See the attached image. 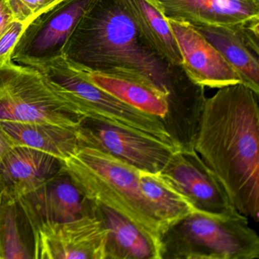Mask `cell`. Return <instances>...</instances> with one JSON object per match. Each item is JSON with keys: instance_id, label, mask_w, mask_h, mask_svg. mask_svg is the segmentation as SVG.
Wrapping results in <instances>:
<instances>
[{"instance_id": "obj_26", "label": "cell", "mask_w": 259, "mask_h": 259, "mask_svg": "<svg viewBox=\"0 0 259 259\" xmlns=\"http://www.w3.org/2000/svg\"><path fill=\"white\" fill-rule=\"evenodd\" d=\"M0 258H4V251H3L2 242H1V237H0Z\"/></svg>"}, {"instance_id": "obj_13", "label": "cell", "mask_w": 259, "mask_h": 259, "mask_svg": "<svg viewBox=\"0 0 259 259\" xmlns=\"http://www.w3.org/2000/svg\"><path fill=\"white\" fill-rule=\"evenodd\" d=\"M166 19L193 26H239L259 19V0H149Z\"/></svg>"}, {"instance_id": "obj_10", "label": "cell", "mask_w": 259, "mask_h": 259, "mask_svg": "<svg viewBox=\"0 0 259 259\" xmlns=\"http://www.w3.org/2000/svg\"><path fill=\"white\" fill-rule=\"evenodd\" d=\"M160 174L190 201L195 210L210 213L236 210L213 171L195 149L174 151Z\"/></svg>"}, {"instance_id": "obj_3", "label": "cell", "mask_w": 259, "mask_h": 259, "mask_svg": "<svg viewBox=\"0 0 259 259\" xmlns=\"http://www.w3.org/2000/svg\"><path fill=\"white\" fill-rule=\"evenodd\" d=\"M62 172L84 199L111 207L131 220L158 250L163 226L142 193L139 169L96 147L81 144L62 161Z\"/></svg>"}, {"instance_id": "obj_24", "label": "cell", "mask_w": 259, "mask_h": 259, "mask_svg": "<svg viewBox=\"0 0 259 259\" xmlns=\"http://www.w3.org/2000/svg\"><path fill=\"white\" fill-rule=\"evenodd\" d=\"M16 20L7 0H0V36Z\"/></svg>"}, {"instance_id": "obj_17", "label": "cell", "mask_w": 259, "mask_h": 259, "mask_svg": "<svg viewBox=\"0 0 259 259\" xmlns=\"http://www.w3.org/2000/svg\"><path fill=\"white\" fill-rule=\"evenodd\" d=\"M87 201L108 230L106 259H158L155 242L131 220L111 207Z\"/></svg>"}, {"instance_id": "obj_19", "label": "cell", "mask_w": 259, "mask_h": 259, "mask_svg": "<svg viewBox=\"0 0 259 259\" xmlns=\"http://www.w3.org/2000/svg\"><path fill=\"white\" fill-rule=\"evenodd\" d=\"M125 7L147 45L171 66L182 59L167 20L149 0H124Z\"/></svg>"}, {"instance_id": "obj_23", "label": "cell", "mask_w": 259, "mask_h": 259, "mask_svg": "<svg viewBox=\"0 0 259 259\" xmlns=\"http://www.w3.org/2000/svg\"><path fill=\"white\" fill-rule=\"evenodd\" d=\"M28 24L15 20L0 36V67L12 63V55L19 37Z\"/></svg>"}, {"instance_id": "obj_9", "label": "cell", "mask_w": 259, "mask_h": 259, "mask_svg": "<svg viewBox=\"0 0 259 259\" xmlns=\"http://www.w3.org/2000/svg\"><path fill=\"white\" fill-rule=\"evenodd\" d=\"M81 144L96 147L139 170L160 172L177 148L143 132L96 119L78 128Z\"/></svg>"}, {"instance_id": "obj_2", "label": "cell", "mask_w": 259, "mask_h": 259, "mask_svg": "<svg viewBox=\"0 0 259 259\" xmlns=\"http://www.w3.org/2000/svg\"><path fill=\"white\" fill-rule=\"evenodd\" d=\"M258 95L242 83L206 99L194 149L239 213L259 220Z\"/></svg>"}, {"instance_id": "obj_18", "label": "cell", "mask_w": 259, "mask_h": 259, "mask_svg": "<svg viewBox=\"0 0 259 259\" xmlns=\"http://www.w3.org/2000/svg\"><path fill=\"white\" fill-rule=\"evenodd\" d=\"M14 146L43 151L63 161L81 145L78 130L45 122H0Z\"/></svg>"}, {"instance_id": "obj_7", "label": "cell", "mask_w": 259, "mask_h": 259, "mask_svg": "<svg viewBox=\"0 0 259 259\" xmlns=\"http://www.w3.org/2000/svg\"><path fill=\"white\" fill-rule=\"evenodd\" d=\"M34 258L106 259L108 230L89 211L75 219L30 223Z\"/></svg>"}, {"instance_id": "obj_25", "label": "cell", "mask_w": 259, "mask_h": 259, "mask_svg": "<svg viewBox=\"0 0 259 259\" xmlns=\"http://www.w3.org/2000/svg\"><path fill=\"white\" fill-rule=\"evenodd\" d=\"M13 147V142L0 125V165L2 164L6 156Z\"/></svg>"}, {"instance_id": "obj_22", "label": "cell", "mask_w": 259, "mask_h": 259, "mask_svg": "<svg viewBox=\"0 0 259 259\" xmlns=\"http://www.w3.org/2000/svg\"><path fill=\"white\" fill-rule=\"evenodd\" d=\"M61 1L63 0H7L15 19L26 24Z\"/></svg>"}, {"instance_id": "obj_4", "label": "cell", "mask_w": 259, "mask_h": 259, "mask_svg": "<svg viewBox=\"0 0 259 259\" xmlns=\"http://www.w3.org/2000/svg\"><path fill=\"white\" fill-rule=\"evenodd\" d=\"M159 259H257L259 237L239 211L210 213L195 210L165 227Z\"/></svg>"}, {"instance_id": "obj_15", "label": "cell", "mask_w": 259, "mask_h": 259, "mask_svg": "<svg viewBox=\"0 0 259 259\" xmlns=\"http://www.w3.org/2000/svg\"><path fill=\"white\" fill-rule=\"evenodd\" d=\"M244 25L194 27L238 72L242 84L258 95V41L245 31Z\"/></svg>"}, {"instance_id": "obj_5", "label": "cell", "mask_w": 259, "mask_h": 259, "mask_svg": "<svg viewBox=\"0 0 259 259\" xmlns=\"http://www.w3.org/2000/svg\"><path fill=\"white\" fill-rule=\"evenodd\" d=\"M84 119L38 69L13 61L0 67V122H45L78 130Z\"/></svg>"}, {"instance_id": "obj_21", "label": "cell", "mask_w": 259, "mask_h": 259, "mask_svg": "<svg viewBox=\"0 0 259 259\" xmlns=\"http://www.w3.org/2000/svg\"><path fill=\"white\" fill-rule=\"evenodd\" d=\"M7 206L8 208L3 221L2 232L0 231L4 258H28L30 256L25 249L18 228L16 204Z\"/></svg>"}, {"instance_id": "obj_11", "label": "cell", "mask_w": 259, "mask_h": 259, "mask_svg": "<svg viewBox=\"0 0 259 259\" xmlns=\"http://www.w3.org/2000/svg\"><path fill=\"white\" fill-rule=\"evenodd\" d=\"M189 79L202 87L221 89L242 83L238 72L196 28L187 22L166 19Z\"/></svg>"}, {"instance_id": "obj_6", "label": "cell", "mask_w": 259, "mask_h": 259, "mask_svg": "<svg viewBox=\"0 0 259 259\" xmlns=\"http://www.w3.org/2000/svg\"><path fill=\"white\" fill-rule=\"evenodd\" d=\"M34 68L72 101L85 119L139 130L176 148L160 119L125 104L95 85L63 57Z\"/></svg>"}, {"instance_id": "obj_8", "label": "cell", "mask_w": 259, "mask_h": 259, "mask_svg": "<svg viewBox=\"0 0 259 259\" xmlns=\"http://www.w3.org/2000/svg\"><path fill=\"white\" fill-rule=\"evenodd\" d=\"M94 0H63L31 21L18 40L12 60L37 67L63 57L77 24Z\"/></svg>"}, {"instance_id": "obj_12", "label": "cell", "mask_w": 259, "mask_h": 259, "mask_svg": "<svg viewBox=\"0 0 259 259\" xmlns=\"http://www.w3.org/2000/svg\"><path fill=\"white\" fill-rule=\"evenodd\" d=\"M62 172V161L51 154L14 146L0 165V200L7 204L32 193Z\"/></svg>"}, {"instance_id": "obj_14", "label": "cell", "mask_w": 259, "mask_h": 259, "mask_svg": "<svg viewBox=\"0 0 259 259\" xmlns=\"http://www.w3.org/2000/svg\"><path fill=\"white\" fill-rule=\"evenodd\" d=\"M18 203L29 224L69 221L89 211V203L86 207V200L63 172Z\"/></svg>"}, {"instance_id": "obj_16", "label": "cell", "mask_w": 259, "mask_h": 259, "mask_svg": "<svg viewBox=\"0 0 259 259\" xmlns=\"http://www.w3.org/2000/svg\"><path fill=\"white\" fill-rule=\"evenodd\" d=\"M81 72L95 85L125 104L156 116L161 122L166 117L168 112L166 98L144 75L128 70H117L108 73Z\"/></svg>"}, {"instance_id": "obj_20", "label": "cell", "mask_w": 259, "mask_h": 259, "mask_svg": "<svg viewBox=\"0 0 259 259\" xmlns=\"http://www.w3.org/2000/svg\"><path fill=\"white\" fill-rule=\"evenodd\" d=\"M139 180L142 193L155 210L163 230L195 211L190 201L160 172L139 170Z\"/></svg>"}, {"instance_id": "obj_1", "label": "cell", "mask_w": 259, "mask_h": 259, "mask_svg": "<svg viewBox=\"0 0 259 259\" xmlns=\"http://www.w3.org/2000/svg\"><path fill=\"white\" fill-rule=\"evenodd\" d=\"M63 57L84 72H138L166 98L167 114H180L191 96V81L145 41L124 0H94L68 39Z\"/></svg>"}]
</instances>
